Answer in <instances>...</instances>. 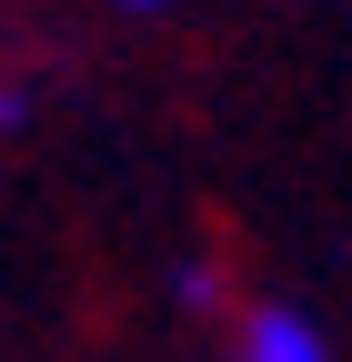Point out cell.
<instances>
[{
    "label": "cell",
    "mask_w": 352,
    "mask_h": 362,
    "mask_svg": "<svg viewBox=\"0 0 352 362\" xmlns=\"http://www.w3.org/2000/svg\"><path fill=\"white\" fill-rule=\"evenodd\" d=\"M242 362H332V352H322V332L302 322V312H252Z\"/></svg>",
    "instance_id": "obj_1"
},
{
    "label": "cell",
    "mask_w": 352,
    "mask_h": 362,
    "mask_svg": "<svg viewBox=\"0 0 352 362\" xmlns=\"http://www.w3.org/2000/svg\"><path fill=\"white\" fill-rule=\"evenodd\" d=\"M131 11H161V0H131Z\"/></svg>",
    "instance_id": "obj_2"
}]
</instances>
